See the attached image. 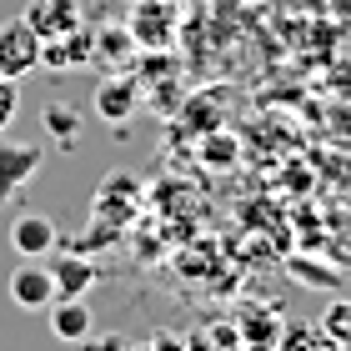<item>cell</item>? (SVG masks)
Masks as SVG:
<instances>
[{"instance_id":"1","label":"cell","mask_w":351,"mask_h":351,"mask_svg":"<svg viewBox=\"0 0 351 351\" xmlns=\"http://www.w3.org/2000/svg\"><path fill=\"white\" fill-rule=\"evenodd\" d=\"M131 36H136V51H166L176 40V5L171 0H136L131 10Z\"/></svg>"},{"instance_id":"2","label":"cell","mask_w":351,"mask_h":351,"mask_svg":"<svg viewBox=\"0 0 351 351\" xmlns=\"http://www.w3.org/2000/svg\"><path fill=\"white\" fill-rule=\"evenodd\" d=\"M40 66V36L30 30L25 21H5L0 25V75L21 81Z\"/></svg>"},{"instance_id":"3","label":"cell","mask_w":351,"mask_h":351,"mask_svg":"<svg viewBox=\"0 0 351 351\" xmlns=\"http://www.w3.org/2000/svg\"><path fill=\"white\" fill-rule=\"evenodd\" d=\"M21 21L36 30L40 40H56V36H66V30H81L86 10H81V0H30Z\"/></svg>"},{"instance_id":"4","label":"cell","mask_w":351,"mask_h":351,"mask_svg":"<svg viewBox=\"0 0 351 351\" xmlns=\"http://www.w3.org/2000/svg\"><path fill=\"white\" fill-rule=\"evenodd\" d=\"M40 161H45V151L36 141H0V201H10L40 171Z\"/></svg>"},{"instance_id":"5","label":"cell","mask_w":351,"mask_h":351,"mask_svg":"<svg viewBox=\"0 0 351 351\" xmlns=\"http://www.w3.org/2000/svg\"><path fill=\"white\" fill-rule=\"evenodd\" d=\"M86 60H95V25L66 30L56 40H40V66L45 71H81Z\"/></svg>"},{"instance_id":"6","label":"cell","mask_w":351,"mask_h":351,"mask_svg":"<svg viewBox=\"0 0 351 351\" xmlns=\"http://www.w3.org/2000/svg\"><path fill=\"white\" fill-rule=\"evenodd\" d=\"M10 301L21 311H45L56 301V281H51V266H40V261H21L10 271Z\"/></svg>"},{"instance_id":"7","label":"cell","mask_w":351,"mask_h":351,"mask_svg":"<svg viewBox=\"0 0 351 351\" xmlns=\"http://www.w3.org/2000/svg\"><path fill=\"white\" fill-rule=\"evenodd\" d=\"M141 106V81L136 75H106L101 86H95V116L106 125H125L136 116Z\"/></svg>"},{"instance_id":"8","label":"cell","mask_w":351,"mask_h":351,"mask_svg":"<svg viewBox=\"0 0 351 351\" xmlns=\"http://www.w3.org/2000/svg\"><path fill=\"white\" fill-rule=\"evenodd\" d=\"M10 251H15V256H25V261L51 256V251H56V221L40 216V211H21L10 221Z\"/></svg>"},{"instance_id":"9","label":"cell","mask_w":351,"mask_h":351,"mask_svg":"<svg viewBox=\"0 0 351 351\" xmlns=\"http://www.w3.org/2000/svg\"><path fill=\"white\" fill-rule=\"evenodd\" d=\"M51 337L56 341H71V346H86L90 331H95V316L86 306V296H56L51 306Z\"/></svg>"},{"instance_id":"10","label":"cell","mask_w":351,"mask_h":351,"mask_svg":"<svg viewBox=\"0 0 351 351\" xmlns=\"http://www.w3.org/2000/svg\"><path fill=\"white\" fill-rule=\"evenodd\" d=\"M95 261L90 256H51V281H56V296H86L95 286Z\"/></svg>"},{"instance_id":"11","label":"cell","mask_w":351,"mask_h":351,"mask_svg":"<svg viewBox=\"0 0 351 351\" xmlns=\"http://www.w3.org/2000/svg\"><path fill=\"white\" fill-rule=\"evenodd\" d=\"M95 56L110 60V66H125L136 56V36L131 25H95Z\"/></svg>"},{"instance_id":"12","label":"cell","mask_w":351,"mask_h":351,"mask_svg":"<svg viewBox=\"0 0 351 351\" xmlns=\"http://www.w3.org/2000/svg\"><path fill=\"white\" fill-rule=\"evenodd\" d=\"M286 271H291L301 286H311V291H337L341 286V266H322L316 256H291Z\"/></svg>"},{"instance_id":"13","label":"cell","mask_w":351,"mask_h":351,"mask_svg":"<svg viewBox=\"0 0 351 351\" xmlns=\"http://www.w3.org/2000/svg\"><path fill=\"white\" fill-rule=\"evenodd\" d=\"M316 326L326 331V341L337 346V351H351V296H331Z\"/></svg>"},{"instance_id":"14","label":"cell","mask_w":351,"mask_h":351,"mask_svg":"<svg viewBox=\"0 0 351 351\" xmlns=\"http://www.w3.org/2000/svg\"><path fill=\"white\" fill-rule=\"evenodd\" d=\"M45 131H51L56 141H60V146H75V141H81V110H75V106H66V101H51V106H45Z\"/></svg>"},{"instance_id":"15","label":"cell","mask_w":351,"mask_h":351,"mask_svg":"<svg viewBox=\"0 0 351 351\" xmlns=\"http://www.w3.org/2000/svg\"><path fill=\"white\" fill-rule=\"evenodd\" d=\"M276 351H337V346L326 341L322 326H281Z\"/></svg>"},{"instance_id":"16","label":"cell","mask_w":351,"mask_h":351,"mask_svg":"<svg viewBox=\"0 0 351 351\" xmlns=\"http://www.w3.org/2000/svg\"><path fill=\"white\" fill-rule=\"evenodd\" d=\"M21 116V81H10V75H0V136H5V125Z\"/></svg>"}]
</instances>
